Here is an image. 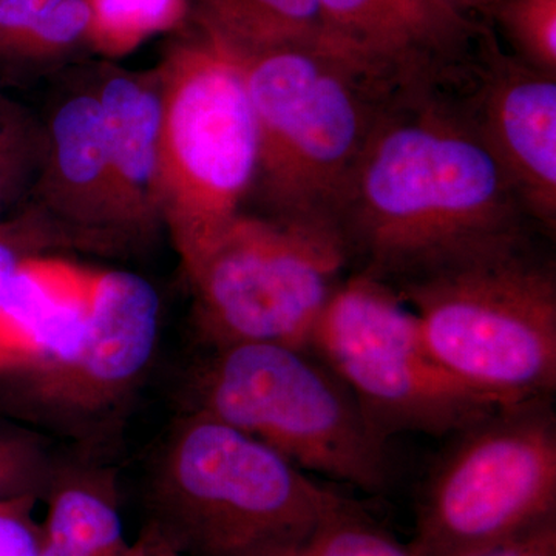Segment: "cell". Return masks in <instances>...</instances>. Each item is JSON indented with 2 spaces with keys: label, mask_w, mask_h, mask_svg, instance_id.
<instances>
[{
  "label": "cell",
  "mask_w": 556,
  "mask_h": 556,
  "mask_svg": "<svg viewBox=\"0 0 556 556\" xmlns=\"http://www.w3.org/2000/svg\"><path fill=\"white\" fill-rule=\"evenodd\" d=\"M445 2L457 10L464 11V13L471 14V16L475 13L485 14L486 16V11L492 5V0H445Z\"/></svg>",
  "instance_id": "83f0119b"
},
{
  "label": "cell",
  "mask_w": 556,
  "mask_h": 556,
  "mask_svg": "<svg viewBox=\"0 0 556 556\" xmlns=\"http://www.w3.org/2000/svg\"><path fill=\"white\" fill-rule=\"evenodd\" d=\"M155 68L161 212L186 266L247 206L254 113L239 60L199 30L172 43Z\"/></svg>",
  "instance_id": "8992f818"
},
{
  "label": "cell",
  "mask_w": 556,
  "mask_h": 556,
  "mask_svg": "<svg viewBox=\"0 0 556 556\" xmlns=\"http://www.w3.org/2000/svg\"><path fill=\"white\" fill-rule=\"evenodd\" d=\"M100 270L53 252L21 263L0 295V379L35 367L79 327Z\"/></svg>",
  "instance_id": "9a60e30c"
},
{
  "label": "cell",
  "mask_w": 556,
  "mask_h": 556,
  "mask_svg": "<svg viewBox=\"0 0 556 556\" xmlns=\"http://www.w3.org/2000/svg\"><path fill=\"white\" fill-rule=\"evenodd\" d=\"M455 556H556V518L519 535Z\"/></svg>",
  "instance_id": "484cf974"
},
{
  "label": "cell",
  "mask_w": 556,
  "mask_h": 556,
  "mask_svg": "<svg viewBox=\"0 0 556 556\" xmlns=\"http://www.w3.org/2000/svg\"><path fill=\"white\" fill-rule=\"evenodd\" d=\"M90 9V49L124 56L144 40L181 28L190 20V0H86Z\"/></svg>",
  "instance_id": "d6986e66"
},
{
  "label": "cell",
  "mask_w": 556,
  "mask_h": 556,
  "mask_svg": "<svg viewBox=\"0 0 556 556\" xmlns=\"http://www.w3.org/2000/svg\"><path fill=\"white\" fill-rule=\"evenodd\" d=\"M393 289L460 383L501 405L554 397L556 265L535 240Z\"/></svg>",
  "instance_id": "277c9868"
},
{
  "label": "cell",
  "mask_w": 556,
  "mask_h": 556,
  "mask_svg": "<svg viewBox=\"0 0 556 556\" xmlns=\"http://www.w3.org/2000/svg\"><path fill=\"white\" fill-rule=\"evenodd\" d=\"M350 270L401 287L540 233L456 91L401 93L336 218Z\"/></svg>",
  "instance_id": "6da1fadb"
},
{
  "label": "cell",
  "mask_w": 556,
  "mask_h": 556,
  "mask_svg": "<svg viewBox=\"0 0 556 556\" xmlns=\"http://www.w3.org/2000/svg\"><path fill=\"white\" fill-rule=\"evenodd\" d=\"M90 49V9L86 0H62L42 20L0 53V75L28 76L53 73Z\"/></svg>",
  "instance_id": "ac0fdd59"
},
{
  "label": "cell",
  "mask_w": 556,
  "mask_h": 556,
  "mask_svg": "<svg viewBox=\"0 0 556 556\" xmlns=\"http://www.w3.org/2000/svg\"><path fill=\"white\" fill-rule=\"evenodd\" d=\"M329 50L394 93L460 89L489 27L445 0H318Z\"/></svg>",
  "instance_id": "8fae6325"
},
{
  "label": "cell",
  "mask_w": 556,
  "mask_h": 556,
  "mask_svg": "<svg viewBox=\"0 0 556 556\" xmlns=\"http://www.w3.org/2000/svg\"><path fill=\"white\" fill-rule=\"evenodd\" d=\"M486 16L500 24L511 56L556 75V0H497Z\"/></svg>",
  "instance_id": "7402d4cb"
},
{
  "label": "cell",
  "mask_w": 556,
  "mask_h": 556,
  "mask_svg": "<svg viewBox=\"0 0 556 556\" xmlns=\"http://www.w3.org/2000/svg\"><path fill=\"white\" fill-rule=\"evenodd\" d=\"M56 466L39 434L0 424V503L21 497L42 501Z\"/></svg>",
  "instance_id": "603a6c76"
},
{
  "label": "cell",
  "mask_w": 556,
  "mask_h": 556,
  "mask_svg": "<svg viewBox=\"0 0 556 556\" xmlns=\"http://www.w3.org/2000/svg\"><path fill=\"white\" fill-rule=\"evenodd\" d=\"M309 348L388 441L402 433L455 434L506 407L453 378L396 289L367 274L351 270L340 281Z\"/></svg>",
  "instance_id": "9c48e42d"
},
{
  "label": "cell",
  "mask_w": 556,
  "mask_h": 556,
  "mask_svg": "<svg viewBox=\"0 0 556 556\" xmlns=\"http://www.w3.org/2000/svg\"><path fill=\"white\" fill-rule=\"evenodd\" d=\"M254 556H412L356 503L305 536Z\"/></svg>",
  "instance_id": "44dd1931"
},
{
  "label": "cell",
  "mask_w": 556,
  "mask_h": 556,
  "mask_svg": "<svg viewBox=\"0 0 556 556\" xmlns=\"http://www.w3.org/2000/svg\"><path fill=\"white\" fill-rule=\"evenodd\" d=\"M68 248L56 226L30 201L0 218V295L25 260Z\"/></svg>",
  "instance_id": "cb8c5ba5"
},
{
  "label": "cell",
  "mask_w": 556,
  "mask_h": 556,
  "mask_svg": "<svg viewBox=\"0 0 556 556\" xmlns=\"http://www.w3.org/2000/svg\"><path fill=\"white\" fill-rule=\"evenodd\" d=\"M552 399L495 409L455 433L417 501L412 556H455L556 518Z\"/></svg>",
  "instance_id": "ba28073f"
},
{
  "label": "cell",
  "mask_w": 556,
  "mask_h": 556,
  "mask_svg": "<svg viewBox=\"0 0 556 556\" xmlns=\"http://www.w3.org/2000/svg\"><path fill=\"white\" fill-rule=\"evenodd\" d=\"M197 30L237 56L327 47L318 0H190Z\"/></svg>",
  "instance_id": "e0dca14e"
},
{
  "label": "cell",
  "mask_w": 556,
  "mask_h": 556,
  "mask_svg": "<svg viewBox=\"0 0 556 556\" xmlns=\"http://www.w3.org/2000/svg\"><path fill=\"white\" fill-rule=\"evenodd\" d=\"M38 556H127L115 473L58 460L43 497Z\"/></svg>",
  "instance_id": "2e32d148"
},
{
  "label": "cell",
  "mask_w": 556,
  "mask_h": 556,
  "mask_svg": "<svg viewBox=\"0 0 556 556\" xmlns=\"http://www.w3.org/2000/svg\"><path fill=\"white\" fill-rule=\"evenodd\" d=\"M43 148L28 201L73 249H123L105 152L104 123L93 75H70L50 98Z\"/></svg>",
  "instance_id": "4fadbf2b"
},
{
  "label": "cell",
  "mask_w": 556,
  "mask_h": 556,
  "mask_svg": "<svg viewBox=\"0 0 556 556\" xmlns=\"http://www.w3.org/2000/svg\"><path fill=\"white\" fill-rule=\"evenodd\" d=\"M42 148L40 116L0 87V218L27 203Z\"/></svg>",
  "instance_id": "ffe728a7"
},
{
  "label": "cell",
  "mask_w": 556,
  "mask_h": 556,
  "mask_svg": "<svg viewBox=\"0 0 556 556\" xmlns=\"http://www.w3.org/2000/svg\"><path fill=\"white\" fill-rule=\"evenodd\" d=\"M495 2H497V0H492V5H493V3H495ZM492 5H490V7H492Z\"/></svg>",
  "instance_id": "f1b7e54d"
},
{
  "label": "cell",
  "mask_w": 556,
  "mask_h": 556,
  "mask_svg": "<svg viewBox=\"0 0 556 556\" xmlns=\"http://www.w3.org/2000/svg\"><path fill=\"white\" fill-rule=\"evenodd\" d=\"M233 56L254 113V214L336 230L348 186L372 131L401 93L325 47ZM338 232V230H336Z\"/></svg>",
  "instance_id": "7a4b0ae2"
},
{
  "label": "cell",
  "mask_w": 556,
  "mask_h": 556,
  "mask_svg": "<svg viewBox=\"0 0 556 556\" xmlns=\"http://www.w3.org/2000/svg\"><path fill=\"white\" fill-rule=\"evenodd\" d=\"M160 298L144 277L101 270L79 327L49 356L0 379L17 415L75 437H90L135 396L159 343Z\"/></svg>",
  "instance_id": "30bf717a"
},
{
  "label": "cell",
  "mask_w": 556,
  "mask_h": 556,
  "mask_svg": "<svg viewBox=\"0 0 556 556\" xmlns=\"http://www.w3.org/2000/svg\"><path fill=\"white\" fill-rule=\"evenodd\" d=\"M150 500L152 521L186 556H254L356 504L257 439L190 408L156 457Z\"/></svg>",
  "instance_id": "3957f363"
},
{
  "label": "cell",
  "mask_w": 556,
  "mask_h": 556,
  "mask_svg": "<svg viewBox=\"0 0 556 556\" xmlns=\"http://www.w3.org/2000/svg\"><path fill=\"white\" fill-rule=\"evenodd\" d=\"M190 409L257 439L302 470L371 495L390 486V441L311 348L208 346L190 383Z\"/></svg>",
  "instance_id": "5b68a950"
},
{
  "label": "cell",
  "mask_w": 556,
  "mask_h": 556,
  "mask_svg": "<svg viewBox=\"0 0 556 556\" xmlns=\"http://www.w3.org/2000/svg\"><path fill=\"white\" fill-rule=\"evenodd\" d=\"M39 500L0 503V556H38L40 519L36 517Z\"/></svg>",
  "instance_id": "d4e9b609"
},
{
  "label": "cell",
  "mask_w": 556,
  "mask_h": 556,
  "mask_svg": "<svg viewBox=\"0 0 556 556\" xmlns=\"http://www.w3.org/2000/svg\"><path fill=\"white\" fill-rule=\"evenodd\" d=\"M541 232H556V75L500 49L490 31L456 90Z\"/></svg>",
  "instance_id": "7c38bea8"
},
{
  "label": "cell",
  "mask_w": 556,
  "mask_h": 556,
  "mask_svg": "<svg viewBox=\"0 0 556 556\" xmlns=\"http://www.w3.org/2000/svg\"><path fill=\"white\" fill-rule=\"evenodd\" d=\"M127 556H186L155 522L150 521L139 535L130 541Z\"/></svg>",
  "instance_id": "4316f807"
},
{
  "label": "cell",
  "mask_w": 556,
  "mask_h": 556,
  "mask_svg": "<svg viewBox=\"0 0 556 556\" xmlns=\"http://www.w3.org/2000/svg\"><path fill=\"white\" fill-rule=\"evenodd\" d=\"M182 269L207 346L262 342L309 348L350 262L334 229L241 211Z\"/></svg>",
  "instance_id": "52a82bcc"
},
{
  "label": "cell",
  "mask_w": 556,
  "mask_h": 556,
  "mask_svg": "<svg viewBox=\"0 0 556 556\" xmlns=\"http://www.w3.org/2000/svg\"><path fill=\"white\" fill-rule=\"evenodd\" d=\"M91 75L104 123L121 244L123 249L138 247L164 228L159 174V72H131L102 62L91 68Z\"/></svg>",
  "instance_id": "5bb4252c"
}]
</instances>
